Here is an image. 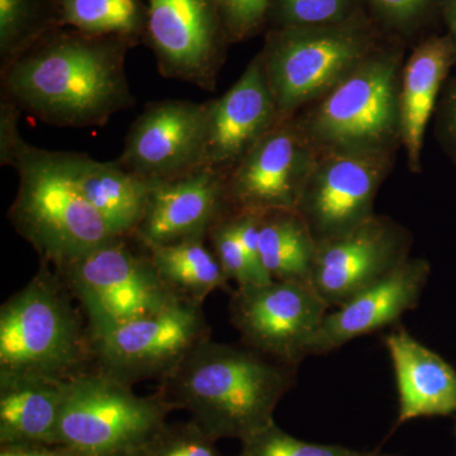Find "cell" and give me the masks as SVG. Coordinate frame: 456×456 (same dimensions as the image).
Listing matches in <instances>:
<instances>
[{"mask_svg": "<svg viewBox=\"0 0 456 456\" xmlns=\"http://www.w3.org/2000/svg\"><path fill=\"white\" fill-rule=\"evenodd\" d=\"M134 46L116 36L62 27L0 70V94L53 127H102L134 106L126 75Z\"/></svg>", "mask_w": 456, "mask_h": 456, "instance_id": "1", "label": "cell"}, {"mask_svg": "<svg viewBox=\"0 0 456 456\" xmlns=\"http://www.w3.org/2000/svg\"><path fill=\"white\" fill-rule=\"evenodd\" d=\"M298 368L245 344L202 342L158 391L216 441H245L274 422L281 399L293 388Z\"/></svg>", "mask_w": 456, "mask_h": 456, "instance_id": "2", "label": "cell"}, {"mask_svg": "<svg viewBox=\"0 0 456 456\" xmlns=\"http://www.w3.org/2000/svg\"><path fill=\"white\" fill-rule=\"evenodd\" d=\"M59 273L40 270L0 308V377L68 382L93 367L86 317Z\"/></svg>", "mask_w": 456, "mask_h": 456, "instance_id": "3", "label": "cell"}, {"mask_svg": "<svg viewBox=\"0 0 456 456\" xmlns=\"http://www.w3.org/2000/svg\"><path fill=\"white\" fill-rule=\"evenodd\" d=\"M14 169L20 185L8 218L42 263L59 268L116 239L66 175L56 151L28 143Z\"/></svg>", "mask_w": 456, "mask_h": 456, "instance_id": "4", "label": "cell"}, {"mask_svg": "<svg viewBox=\"0 0 456 456\" xmlns=\"http://www.w3.org/2000/svg\"><path fill=\"white\" fill-rule=\"evenodd\" d=\"M402 56L377 50L329 94L293 117L314 150L395 151Z\"/></svg>", "mask_w": 456, "mask_h": 456, "instance_id": "5", "label": "cell"}, {"mask_svg": "<svg viewBox=\"0 0 456 456\" xmlns=\"http://www.w3.org/2000/svg\"><path fill=\"white\" fill-rule=\"evenodd\" d=\"M358 23L272 29L261 51L281 118H290L329 94L375 53Z\"/></svg>", "mask_w": 456, "mask_h": 456, "instance_id": "6", "label": "cell"}, {"mask_svg": "<svg viewBox=\"0 0 456 456\" xmlns=\"http://www.w3.org/2000/svg\"><path fill=\"white\" fill-rule=\"evenodd\" d=\"M88 323L92 340L180 301L132 237H116L55 268Z\"/></svg>", "mask_w": 456, "mask_h": 456, "instance_id": "7", "label": "cell"}, {"mask_svg": "<svg viewBox=\"0 0 456 456\" xmlns=\"http://www.w3.org/2000/svg\"><path fill=\"white\" fill-rule=\"evenodd\" d=\"M174 410L160 392L141 397L92 368L65 384L59 444L77 456H128Z\"/></svg>", "mask_w": 456, "mask_h": 456, "instance_id": "8", "label": "cell"}, {"mask_svg": "<svg viewBox=\"0 0 456 456\" xmlns=\"http://www.w3.org/2000/svg\"><path fill=\"white\" fill-rule=\"evenodd\" d=\"M203 305L178 302L136 318L93 340V369L134 386L169 377L189 354L211 338Z\"/></svg>", "mask_w": 456, "mask_h": 456, "instance_id": "9", "label": "cell"}, {"mask_svg": "<svg viewBox=\"0 0 456 456\" xmlns=\"http://www.w3.org/2000/svg\"><path fill=\"white\" fill-rule=\"evenodd\" d=\"M395 151L316 150L297 204L317 244L338 239L374 216V200L391 173Z\"/></svg>", "mask_w": 456, "mask_h": 456, "instance_id": "10", "label": "cell"}, {"mask_svg": "<svg viewBox=\"0 0 456 456\" xmlns=\"http://www.w3.org/2000/svg\"><path fill=\"white\" fill-rule=\"evenodd\" d=\"M329 305L310 284L270 281L230 293V321L242 344L298 368Z\"/></svg>", "mask_w": 456, "mask_h": 456, "instance_id": "11", "label": "cell"}, {"mask_svg": "<svg viewBox=\"0 0 456 456\" xmlns=\"http://www.w3.org/2000/svg\"><path fill=\"white\" fill-rule=\"evenodd\" d=\"M145 44L167 79L215 92L226 59V29L213 0H147Z\"/></svg>", "mask_w": 456, "mask_h": 456, "instance_id": "12", "label": "cell"}, {"mask_svg": "<svg viewBox=\"0 0 456 456\" xmlns=\"http://www.w3.org/2000/svg\"><path fill=\"white\" fill-rule=\"evenodd\" d=\"M412 235L386 216H373L347 235L317 244L311 287L338 308L411 259Z\"/></svg>", "mask_w": 456, "mask_h": 456, "instance_id": "13", "label": "cell"}, {"mask_svg": "<svg viewBox=\"0 0 456 456\" xmlns=\"http://www.w3.org/2000/svg\"><path fill=\"white\" fill-rule=\"evenodd\" d=\"M207 112V102L165 99L146 104L117 161L151 187L203 169Z\"/></svg>", "mask_w": 456, "mask_h": 456, "instance_id": "14", "label": "cell"}, {"mask_svg": "<svg viewBox=\"0 0 456 456\" xmlns=\"http://www.w3.org/2000/svg\"><path fill=\"white\" fill-rule=\"evenodd\" d=\"M314 155L293 117L281 119L227 174L231 215L296 212Z\"/></svg>", "mask_w": 456, "mask_h": 456, "instance_id": "15", "label": "cell"}, {"mask_svg": "<svg viewBox=\"0 0 456 456\" xmlns=\"http://www.w3.org/2000/svg\"><path fill=\"white\" fill-rule=\"evenodd\" d=\"M203 169L227 175L281 121L261 55L220 98L207 101Z\"/></svg>", "mask_w": 456, "mask_h": 456, "instance_id": "16", "label": "cell"}, {"mask_svg": "<svg viewBox=\"0 0 456 456\" xmlns=\"http://www.w3.org/2000/svg\"><path fill=\"white\" fill-rule=\"evenodd\" d=\"M228 215L226 175L200 169L152 185L142 220L132 239L142 248L207 240L212 227Z\"/></svg>", "mask_w": 456, "mask_h": 456, "instance_id": "17", "label": "cell"}, {"mask_svg": "<svg viewBox=\"0 0 456 456\" xmlns=\"http://www.w3.org/2000/svg\"><path fill=\"white\" fill-rule=\"evenodd\" d=\"M430 273L428 260L411 257L389 277L326 314L308 345V356L325 355L362 336L398 325L407 311L419 305Z\"/></svg>", "mask_w": 456, "mask_h": 456, "instance_id": "18", "label": "cell"}, {"mask_svg": "<svg viewBox=\"0 0 456 456\" xmlns=\"http://www.w3.org/2000/svg\"><path fill=\"white\" fill-rule=\"evenodd\" d=\"M383 342L397 382L395 428L411 419L456 412V371L452 365L417 341L403 326H395Z\"/></svg>", "mask_w": 456, "mask_h": 456, "instance_id": "19", "label": "cell"}, {"mask_svg": "<svg viewBox=\"0 0 456 456\" xmlns=\"http://www.w3.org/2000/svg\"><path fill=\"white\" fill-rule=\"evenodd\" d=\"M66 175L110 228L114 236L132 237L145 213L151 185L118 161L94 160L79 152L56 151Z\"/></svg>", "mask_w": 456, "mask_h": 456, "instance_id": "20", "label": "cell"}, {"mask_svg": "<svg viewBox=\"0 0 456 456\" xmlns=\"http://www.w3.org/2000/svg\"><path fill=\"white\" fill-rule=\"evenodd\" d=\"M455 60L448 38L434 37L419 45L403 65L399 90L401 143L412 173L421 169L426 128L441 86Z\"/></svg>", "mask_w": 456, "mask_h": 456, "instance_id": "21", "label": "cell"}, {"mask_svg": "<svg viewBox=\"0 0 456 456\" xmlns=\"http://www.w3.org/2000/svg\"><path fill=\"white\" fill-rule=\"evenodd\" d=\"M65 384L0 377V448L59 444Z\"/></svg>", "mask_w": 456, "mask_h": 456, "instance_id": "22", "label": "cell"}, {"mask_svg": "<svg viewBox=\"0 0 456 456\" xmlns=\"http://www.w3.org/2000/svg\"><path fill=\"white\" fill-rule=\"evenodd\" d=\"M206 239L143 248L164 284L180 301L203 305L217 290L231 293L224 274Z\"/></svg>", "mask_w": 456, "mask_h": 456, "instance_id": "23", "label": "cell"}, {"mask_svg": "<svg viewBox=\"0 0 456 456\" xmlns=\"http://www.w3.org/2000/svg\"><path fill=\"white\" fill-rule=\"evenodd\" d=\"M316 248L298 213L275 211L260 216L261 264L272 281L310 284Z\"/></svg>", "mask_w": 456, "mask_h": 456, "instance_id": "24", "label": "cell"}, {"mask_svg": "<svg viewBox=\"0 0 456 456\" xmlns=\"http://www.w3.org/2000/svg\"><path fill=\"white\" fill-rule=\"evenodd\" d=\"M59 8L62 27L136 45L145 40L149 12L143 0H59Z\"/></svg>", "mask_w": 456, "mask_h": 456, "instance_id": "25", "label": "cell"}, {"mask_svg": "<svg viewBox=\"0 0 456 456\" xmlns=\"http://www.w3.org/2000/svg\"><path fill=\"white\" fill-rule=\"evenodd\" d=\"M59 28V0H0V70Z\"/></svg>", "mask_w": 456, "mask_h": 456, "instance_id": "26", "label": "cell"}, {"mask_svg": "<svg viewBox=\"0 0 456 456\" xmlns=\"http://www.w3.org/2000/svg\"><path fill=\"white\" fill-rule=\"evenodd\" d=\"M237 456H395L380 452H362L342 445L307 443L285 432L277 424H272L242 441V449Z\"/></svg>", "mask_w": 456, "mask_h": 456, "instance_id": "27", "label": "cell"}, {"mask_svg": "<svg viewBox=\"0 0 456 456\" xmlns=\"http://www.w3.org/2000/svg\"><path fill=\"white\" fill-rule=\"evenodd\" d=\"M194 421L167 422L128 456H224Z\"/></svg>", "mask_w": 456, "mask_h": 456, "instance_id": "28", "label": "cell"}, {"mask_svg": "<svg viewBox=\"0 0 456 456\" xmlns=\"http://www.w3.org/2000/svg\"><path fill=\"white\" fill-rule=\"evenodd\" d=\"M351 0H270L268 20L274 29L335 25L349 20Z\"/></svg>", "mask_w": 456, "mask_h": 456, "instance_id": "29", "label": "cell"}, {"mask_svg": "<svg viewBox=\"0 0 456 456\" xmlns=\"http://www.w3.org/2000/svg\"><path fill=\"white\" fill-rule=\"evenodd\" d=\"M207 241L230 281H235L237 287L261 284L248 263L244 246L240 241L232 215L222 218L212 227Z\"/></svg>", "mask_w": 456, "mask_h": 456, "instance_id": "30", "label": "cell"}, {"mask_svg": "<svg viewBox=\"0 0 456 456\" xmlns=\"http://www.w3.org/2000/svg\"><path fill=\"white\" fill-rule=\"evenodd\" d=\"M226 29L228 40L253 37L268 20L270 0H213Z\"/></svg>", "mask_w": 456, "mask_h": 456, "instance_id": "31", "label": "cell"}, {"mask_svg": "<svg viewBox=\"0 0 456 456\" xmlns=\"http://www.w3.org/2000/svg\"><path fill=\"white\" fill-rule=\"evenodd\" d=\"M22 110L5 95L0 94V165L12 167L28 145L20 136L18 121Z\"/></svg>", "mask_w": 456, "mask_h": 456, "instance_id": "32", "label": "cell"}, {"mask_svg": "<svg viewBox=\"0 0 456 456\" xmlns=\"http://www.w3.org/2000/svg\"><path fill=\"white\" fill-rule=\"evenodd\" d=\"M378 11L395 25L412 22L424 11L428 0H371Z\"/></svg>", "mask_w": 456, "mask_h": 456, "instance_id": "33", "label": "cell"}, {"mask_svg": "<svg viewBox=\"0 0 456 456\" xmlns=\"http://www.w3.org/2000/svg\"><path fill=\"white\" fill-rule=\"evenodd\" d=\"M0 456H77L68 446L60 445H18L3 446Z\"/></svg>", "mask_w": 456, "mask_h": 456, "instance_id": "34", "label": "cell"}, {"mask_svg": "<svg viewBox=\"0 0 456 456\" xmlns=\"http://www.w3.org/2000/svg\"><path fill=\"white\" fill-rule=\"evenodd\" d=\"M446 131H448V134L450 140L454 142L456 147V89L455 92L452 93V97L449 99L448 110H446Z\"/></svg>", "mask_w": 456, "mask_h": 456, "instance_id": "35", "label": "cell"}, {"mask_svg": "<svg viewBox=\"0 0 456 456\" xmlns=\"http://www.w3.org/2000/svg\"><path fill=\"white\" fill-rule=\"evenodd\" d=\"M448 18L450 28H452V35H454L455 37V42H452V46H454L456 60V0H450L449 2Z\"/></svg>", "mask_w": 456, "mask_h": 456, "instance_id": "36", "label": "cell"}, {"mask_svg": "<svg viewBox=\"0 0 456 456\" xmlns=\"http://www.w3.org/2000/svg\"><path fill=\"white\" fill-rule=\"evenodd\" d=\"M455 437H456V426H455Z\"/></svg>", "mask_w": 456, "mask_h": 456, "instance_id": "37", "label": "cell"}]
</instances>
